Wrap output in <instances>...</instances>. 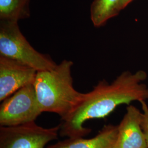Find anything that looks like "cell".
<instances>
[{
	"mask_svg": "<svg viewBox=\"0 0 148 148\" xmlns=\"http://www.w3.org/2000/svg\"><path fill=\"white\" fill-rule=\"evenodd\" d=\"M147 77V73L142 70L135 73L126 71L111 84L105 80L99 81L90 92L85 93L79 106L60 123L59 134L83 137L90 132V128L84 127L87 121L104 118L122 104L147 101L148 86L143 83Z\"/></svg>",
	"mask_w": 148,
	"mask_h": 148,
	"instance_id": "1",
	"label": "cell"
},
{
	"mask_svg": "<svg viewBox=\"0 0 148 148\" xmlns=\"http://www.w3.org/2000/svg\"><path fill=\"white\" fill-rule=\"evenodd\" d=\"M140 103L142 109L141 125L148 148V106L146 101H141Z\"/></svg>",
	"mask_w": 148,
	"mask_h": 148,
	"instance_id": "11",
	"label": "cell"
},
{
	"mask_svg": "<svg viewBox=\"0 0 148 148\" xmlns=\"http://www.w3.org/2000/svg\"><path fill=\"white\" fill-rule=\"evenodd\" d=\"M0 56L12 59L38 71L57 66L50 57L40 53L23 35L18 22L0 21Z\"/></svg>",
	"mask_w": 148,
	"mask_h": 148,
	"instance_id": "3",
	"label": "cell"
},
{
	"mask_svg": "<svg viewBox=\"0 0 148 148\" xmlns=\"http://www.w3.org/2000/svg\"><path fill=\"white\" fill-rule=\"evenodd\" d=\"M73 62L64 59L53 69L37 71L34 86L43 112L58 114L62 121L74 112L85 93L74 88L71 74Z\"/></svg>",
	"mask_w": 148,
	"mask_h": 148,
	"instance_id": "2",
	"label": "cell"
},
{
	"mask_svg": "<svg viewBox=\"0 0 148 148\" xmlns=\"http://www.w3.org/2000/svg\"><path fill=\"white\" fill-rule=\"evenodd\" d=\"M132 1L133 0H121L120 4V9L121 11L125 9Z\"/></svg>",
	"mask_w": 148,
	"mask_h": 148,
	"instance_id": "12",
	"label": "cell"
},
{
	"mask_svg": "<svg viewBox=\"0 0 148 148\" xmlns=\"http://www.w3.org/2000/svg\"><path fill=\"white\" fill-rule=\"evenodd\" d=\"M42 112L34 84H30L2 101L0 126H14L33 122Z\"/></svg>",
	"mask_w": 148,
	"mask_h": 148,
	"instance_id": "4",
	"label": "cell"
},
{
	"mask_svg": "<svg viewBox=\"0 0 148 148\" xmlns=\"http://www.w3.org/2000/svg\"><path fill=\"white\" fill-rule=\"evenodd\" d=\"M37 70L12 59L0 56V101L30 84H34Z\"/></svg>",
	"mask_w": 148,
	"mask_h": 148,
	"instance_id": "6",
	"label": "cell"
},
{
	"mask_svg": "<svg viewBox=\"0 0 148 148\" xmlns=\"http://www.w3.org/2000/svg\"><path fill=\"white\" fill-rule=\"evenodd\" d=\"M60 124L52 128L41 127L35 122L14 126H0V148H45L57 139Z\"/></svg>",
	"mask_w": 148,
	"mask_h": 148,
	"instance_id": "5",
	"label": "cell"
},
{
	"mask_svg": "<svg viewBox=\"0 0 148 148\" xmlns=\"http://www.w3.org/2000/svg\"><path fill=\"white\" fill-rule=\"evenodd\" d=\"M117 131V126L108 125L94 137L68 138L47 148H114Z\"/></svg>",
	"mask_w": 148,
	"mask_h": 148,
	"instance_id": "8",
	"label": "cell"
},
{
	"mask_svg": "<svg viewBox=\"0 0 148 148\" xmlns=\"http://www.w3.org/2000/svg\"><path fill=\"white\" fill-rule=\"evenodd\" d=\"M30 0H0V21L18 22L30 16Z\"/></svg>",
	"mask_w": 148,
	"mask_h": 148,
	"instance_id": "10",
	"label": "cell"
},
{
	"mask_svg": "<svg viewBox=\"0 0 148 148\" xmlns=\"http://www.w3.org/2000/svg\"><path fill=\"white\" fill-rule=\"evenodd\" d=\"M142 111L129 105L118 127L114 148H148L141 125Z\"/></svg>",
	"mask_w": 148,
	"mask_h": 148,
	"instance_id": "7",
	"label": "cell"
},
{
	"mask_svg": "<svg viewBox=\"0 0 148 148\" xmlns=\"http://www.w3.org/2000/svg\"><path fill=\"white\" fill-rule=\"evenodd\" d=\"M121 0H93L90 5V17L95 27L104 25L111 18L121 12Z\"/></svg>",
	"mask_w": 148,
	"mask_h": 148,
	"instance_id": "9",
	"label": "cell"
}]
</instances>
